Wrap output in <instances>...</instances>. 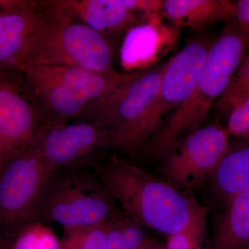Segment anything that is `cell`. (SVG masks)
Masks as SVG:
<instances>
[{"instance_id":"1","label":"cell","mask_w":249,"mask_h":249,"mask_svg":"<svg viewBox=\"0 0 249 249\" xmlns=\"http://www.w3.org/2000/svg\"><path fill=\"white\" fill-rule=\"evenodd\" d=\"M95 175L125 217L167 236L206 231V210L196 199L116 156L95 165Z\"/></svg>"},{"instance_id":"2","label":"cell","mask_w":249,"mask_h":249,"mask_svg":"<svg viewBox=\"0 0 249 249\" xmlns=\"http://www.w3.org/2000/svg\"><path fill=\"white\" fill-rule=\"evenodd\" d=\"M248 38L235 23L223 29L210 49L191 94L139 149L142 155L159 159L175 142L201 127L245 56Z\"/></svg>"},{"instance_id":"3","label":"cell","mask_w":249,"mask_h":249,"mask_svg":"<svg viewBox=\"0 0 249 249\" xmlns=\"http://www.w3.org/2000/svg\"><path fill=\"white\" fill-rule=\"evenodd\" d=\"M36 93L48 124L80 117L91 101L107 96L140 71L98 73L63 65L23 62L17 69Z\"/></svg>"},{"instance_id":"4","label":"cell","mask_w":249,"mask_h":249,"mask_svg":"<svg viewBox=\"0 0 249 249\" xmlns=\"http://www.w3.org/2000/svg\"><path fill=\"white\" fill-rule=\"evenodd\" d=\"M119 215L116 201L96 175L76 167L52 173L32 222L57 223L67 230L98 225Z\"/></svg>"},{"instance_id":"5","label":"cell","mask_w":249,"mask_h":249,"mask_svg":"<svg viewBox=\"0 0 249 249\" xmlns=\"http://www.w3.org/2000/svg\"><path fill=\"white\" fill-rule=\"evenodd\" d=\"M167 63L141 70L132 79L85 108L80 118L106 130L108 147L131 152L142 146V124L158 92Z\"/></svg>"},{"instance_id":"6","label":"cell","mask_w":249,"mask_h":249,"mask_svg":"<svg viewBox=\"0 0 249 249\" xmlns=\"http://www.w3.org/2000/svg\"><path fill=\"white\" fill-rule=\"evenodd\" d=\"M113 58L112 47L106 36L82 23L47 14L33 37L23 62L109 73L114 71L111 68Z\"/></svg>"},{"instance_id":"7","label":"cell","mask_w":249,"mask_h":249,"mask_svg":"<svg viewBox=\"0 0 249 249\" xmlns=\"http://www.w3.org/2000/svg\"><path fill=\"white\" fill-rule=\"evenodd\" d=\"M53 172L33 149L3 154L0 169V231L14 237L32 222Z\"/></svg>"},{"instance_id":"8","label":"cell","mask_w":249,"mask_h":249,"mask_svg":"<svg viewBox=\"0 0 249 249\" xmlns=\"http://www.w3.org/2000/svg\"><path fill=\"white\" fill-rule=\"evenodd\" d=\"M229 146V134L222 125L201 126L160 156V170L167 182L178 189H195L211 178Z\"/></svg>"},{"instance_id":"9","label":"cell","mask_w":249,"mask_h":249,"mask_svg":"<svg viewBox=\"0 0 249 249\" xmlns=\"http://www.w3.org/2000/svg\"><path fill=\"white\" fill-rule=\"evenodd\" d=\"M48 124L27 80L17 70H0V145L3 154L32 148Z\"/></svg>"},{"instance_id":"10","label":"cell","mask_w":249,"mask_h":249,"mask_svg":"<svg viewBox=\"0 0 249 249\" xmlns=\"http://www.w3.org/2000/svg\"><path fill=\"white\" fill-rule=\"evenodd\" d=\"M213 43L209 37H197L168 60L158 92L142 124V146L161 127L163 117L173 109L176 111L189 97Z\"/></svg>"},{"instance_id":"11","label":"cell","mask_w":249,"mask_h":249,"mask_svg":"<svg viewBox=\"0 0 249 249\" xmlns=\"http://www.w3.org/2000/svg\"><path fill=\"white\" fill-rule=\"evenodd\" d=\"M103 147H108L106 130L83 121L73 124H46L31 149L55 171L84 167Z\"/></svg>"},{"instance_id":"12","label":"cell","mask_w":249,"mask_h":249,"mask_svg":"<svg viewBox=\"0 0 249 249\" xmlns=\"http://www.w3.org/2000/svg\"><path fill=\"white\" fill-rule=\"evenodd\" d=\"M43 4L52 17L82 23L105 36L128 31L137 23L122 0H55Z\"/></svg>"},{"instance_id":"13","label":"cell","mask_w":249,"mask_h":249,"mask_svg":"<svg viewBox=\"0 0 249 249\" xmlns=\"http://www.w3.org/2000/svg\"><path fill=\"white\" fill-rule=\"evenodd\" d=\"M36 5L6 1L0 14V70H17L25 60L33 37L45 17Z\"/></svg>"},{"instance_id":"14","label":"cell","mask_w":249,"mask_h":249,"mask_svg":"<svg viewBox=\"0 0 249 249\" xmlns=\"http://www.w3.org/2000/svg\"><path fill=\"white\" fill-rule=\"evenodd\" d=\"M147 19L146 23L130 28L124 37L121 61L126 71H141L153 65L163 47L175 39V32L162 25L160 15Z\"/></svg>"},{"instance_id":"15","label":"cell","mask_w":249,"mask_h":249,"mask_svg":"<svg viewBox=\"0 0 249 249\" xmlns=\"http://www.w3.org/2000/svg\"><path fill=\"white\" fill-rule=\"evenodd\" d=\"M235 2L229 0H165L160 15L178 27L202 30L214 23L235 17Z\"/></svg>"},{"instance_id":"16","label":"cell","mask_w":249,"mask_h":249,"mask_svg":"<svg viewBox=\"0 0 249 249\" xmlns=\"http://www.w3.org/2000/svg\"><path fill=\"white\" fill-rule=\"evenodd\" d=\"M210 178L213 180L216 194L224 204L249 191L248 143L229 146Z\"/></svg>"},{"instance_id":"17","label":"cell","mask_w":249,"mask_h":249,"mask_svg":"<svg viewBox=\"0 0 249 249\" xmlns=\"http://www.w3.org/2000/svg\"><path fill=\"white\" fill-rule=\"evenodd\" d=\"M212 249H249V191L224 204Z\"/></svg>"},{"instance_id":"18","label":"cell","mask_w":249,"mask_h":249,"mask_svg":"<svg viewBox=\"0 0 249 249\" xmlns=\"http://www.w3.org/2000/svg\"><path fill=\"white\" fill-rule=\"evenodd\" d=\"M249 99V56L245 54L227 88L214 104L219 115L227 118L236 106Z\"/></svg>"},{"instance_id":"19","label":"cell","mask_w":249,"mask_h":249,"mask_svg":"<svg viewBox=\"0 0 249 249\" xmlns=\"http://www.w3.org/2000/svg\"><path fill=\"white\" fill-rule=\"evenodd\" d=\"M147 241L142 226L121 214L111 221L105 249H140Z\"/></svg>"},{"instance_id":"20","label":"cell","mask_w":249,"mask_h":249,"mask_svg":"<svg viewBox=\"0 0 249 249\" xmlns=\"http://www.w3.org/2000/svg\"><path fill=\"white\" fill-rule=\"evenodd\" d=\"M112 220L91 227L64 230L60 249H106Z\"/></svg>"},{"instance_id":"21","label":"cell","mask_w":249,"mask_h":249,"mask_svg":"<svg viewBox=\"0 0 249 249\" xmlns=\"http://www.w3.org/2000/svg\"><path fill=\"white\" fill-rule=\"evenodd\" d=\"M228 134L240 138L248 139L249 136V99L236 106L228 116Z\"/></svg>"},{"instance_id":"22","label":"cell","mask_w":249,"mask_h":249,"mask_svg":"<svg viewBox=\"0 0 249 249\" xmlns=\"http://www.w3.org/2000/svg\"><path fill=\"white\" fill-rule=\"evenodd\" d=\"M206 231H184L168 236L165 249H203Z\"/></svg>"},{"instance_id":"23","label":"cell","mask_w":249,"mask_h":249,"mask_svg":"<svg viewBox=\"0 0 249 249\" xmlns=\"http://www.w3.org/2000/svg\"><path fill=\"white\" fill-rule=\"evenodd\" d=\"M126 9L133 14L134 11L143 13L146 18L154 14L160 15L163 1L157 0H122Z\"/></svg>"},{"instance_id":"24","label":"cell","mask_w":249,"mask_h":249,"mask_svg":"<svg viewBox=\"0 0 249 249\" xmlns=\"http://www.w3.org/2000/svg\"><path fill=\"white\" fill-rule=\"evenodd\" d=\"M236 22L235 24L242 32L249 36V1L239 0L235 3Z\"/></svg>"},{"instance_id":"25","label":"cell","mask_w":249,"mask_h":249,"mask_svg":"<svg viewBox=\"0 0 249 249\" xmlns=\"http://www.w3.org/2000/svg\"><path fill=\"white\" fill-rule=\"evenodd\" d=\"M37 249H60V242L46 225L42 224Z\"/></svg>"},{"instance_id":"26","label":"cell","mask_w":249,"mask_h":249,"mask_svg":"<svg viewBox=\"0 0 249 249\" xmlns=\"http://www.w3.org/2000/svg\"><path fill=\"white\" fill-rule=\"evenodd\" d=\"M140 249H163V247H160L155 242L147 240L145 245L142 246Z\"/></svg>"},{"instance_id":"27","label":"cell","mask_w":249,"mask_h":249,"mask_svg":"<svg viewBox=\"0 0 249 249\" xmlns=\"http://www.w3.org/2000/svg\"><path fill=\"white\" fill-rule=\"evenodd\" d=\"M0 249H9V246L4 241L0 240Z\"/></svg>"},{"instance_id":"28","label":"cell","mask_w":249,"mask_h":249,"mask_svg":"<svg viewBox=\"0 0 249 249\" xmlns=\"http://www.w3.org/2000/svg\"><path fill=\"white\" fill-rule=\"evenodd\" d=\"M3 160V150L1 148V145H0V169H1V163H2Z\"/></svg>"},{"instance_id":"29","label":"cell","mask_w":249,"mask_h":249,"mask_svg":"<svg viewBox=\"0 0 249 249\" xmlns=\"http://www.w3.org/2000/svg\"><path fill=\"white\" fill-rule=\"evenodd\" d=\"M163 249H164V247H163Z\"/></svg>"}]
</instances>
